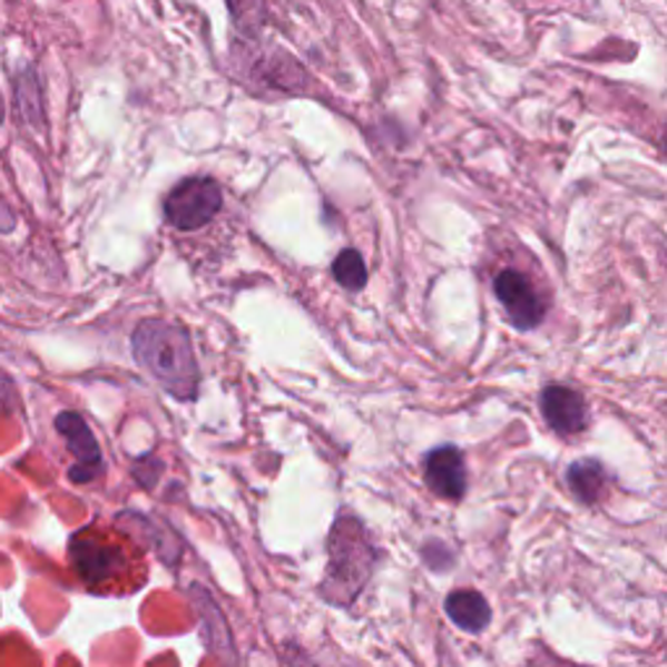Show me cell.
<instances>
[{"label": "cell", "mask_w": 667, "mask_h": 667, "mask_svg": "<svg viewBox=\"0 0 667 667\" xmlns=\"http://www.w3.org/2000/svg\"><path fill=\"white\" fill-rule=\"evenodd\" d=\"M73 577L91 595H130L147 581V558L118 527L89 524L68 540Z\"/></svg>", "instance_id": "1"}, {"label": "cell", "mask_w": 667, "mask_h": 667, "mask_svg": "<svg viewBox=\"0 0 667 667\" xmlns=\"http://www.w3.org/2000/svg\"><path fill=\"white\" fill-rule=\"evenodd\" d=\"M222 209V188L217 180L186 178L165 198V219L175 229H198L217 217Z\"/></svg>", "instance_id": "4"}, {"label": "cell", "mask_w": 667, "mask_h": 667, "mask_svg": "<svg viewBox=\"0 0 667 667\" xmlns=\"http://www.w3.org/2000/svg\"><path fill=\"white\" fill-rule=\"evenodd\" d=\"M665 147H667V130H665Z\"/></svg>", "instance_id": "15"}, {"label": "cell", "mask_w": 667, "mask_h": 667, "mask_svg": "<svg viewBox=\"0 0 667 667\" xmlns=\"http://www.w3.org/2000/svg\"><path fill=\"white\" fill-rule=\"evenodd\" d=\"M58 433L66 439V447L76 457V464L68 472L73 482H91L102 474V451H99L95 433L76 412H60L56 420Z\"/></svg>", "instance_id": "6"}, {"label": "cell", "mask_w": 667, "mask_h": 667, "mask_svg": "<svg viewBox=\"0 0 667 667\" xmlns=\"http://www.w3.org/2000/svg\"><path fill=\"white\" fill-rule=\"evenodd\" d=\"M3 112H6V107H3V97H0V122H3Z\"/></svg>", "instance_id": "14"}, {"label": "cell", "mask_w": 667, "mask_h": 667, "mask_svg": "<svg viewBox=\"0 0 667 667\" xmlns=\"http://www.w3.org/2000/svg\"><path fill=\"white\" fill-rule=\"evenodd\" d=\"M447 612L459 628L478 634L490 624V605L474 589H457L447 597Z\"/></svg>", "instance_id": "9"}, {"label": "cell", "mask_w": 667, "mask_h": 667, "mask_svg": "<svg viewBox=\"0 0 667 667\" xmlns=\"http://www.w3.org/2000/svg\"><path fill=\"white\" fill-rule=\"evenodd\" d=\"M542 418L548 420V425L553 431L563 435L581 433L587 428V402L579 391L569 386H548L540 396Z\"/></svg>", "instance_id": "8"}, {"label": "cell", "mask_w": 667, "mask_h": 667, "mask_svg": "<svg viewBox=\"0 0 667 667\" xmlns=\"http://www.w3.org/2000/svg\"><path fill=\"white\" fill-rule=\"evenodd\" d=\"M17 95H19V107H21V112H24V118L29 122H40L42 120V97H40V87H37L35 71H24L17 76Z\"/></svg>", "instance_id": "13"}, {"label": "cell", "mask_w": 667, "mask_h": 667, "mask_svg": "<svg viewBox=\"0 0 667 667\" xmlns=\"http://www.w3.org/2000/svg\"><path fill=\"white\" fill-rule=\"evenodd\" d=\"M375 550L365 527L355 517H340L328 534L326 595L336 602H350L371 579Z\"/></svg>", "instance_id": "3"}, {"label": "cell", "mask_w": 667, "mask_h": 667, "mask_svg": "<svg viewBox=\"0 0 667 667\" xmlns=\"http://www.w3.org/2000/svg\"><path fill=\"white\" fill-rule=\"evenodd\" d=\"M332 272H334V279L340 282L344 290H350V293H357V290H363L365 282H367L365 261L355 248L342 251L334 261Z\"/></svg>", "instance_id": "12"}, {"label": "cell", "mask_w": 667, "mask_h": 667, "mask_svg": "<svg viewBox=\"0 0 667 667\" xmlns=\"http://www.w3.org/2000/svg\"><path fill=\"white\" fill-rule=\"evenodd\" d=\"M496 297L503 305L506 316L511 318L513 326L534 328L546 318V303L532 282L517 269H503L496 282Z\"/></svg>", "instance_id": "5"}, {"label": "cell", "mask_w": 667, "mask_h": 667, "mask_svg": "<svg viewBox=\"0 0 667 667\" xmlns=\"http://www.w3.org/2000/svg\"><path fill=\"white\" fill-rule=\"evenodd\" d=\"M136 363L163 386L167 394L190 402L198 394V363L186 326L165 318H147L130 336Z\"/></svg>", "instance_id": "2"}, {"label": "cell", "mask_w": 667, "mask_h": 667, "mask_svg": "<svg viewBox=\"0 0 667 667\" xmlns=\"http://www.w3.org/2000/svg\"><path fill=\"white\" fill-rule=\"evenodd\" d=\"M566 480H569V488L581 503H597L605 493V485H608V472L597 459H581V462L569 467Z\"/></svg>", "instance_id": "10"}, {"label": "cell", "mask_w": 667, "mask_h": 667, "mask_svg": "<svg viewBox=\"0 0 667 667\" xmlns=\"http://www.w3.org/2000/svg\"><path fill=\"white\" fill-rule=\"evenodd\" d=\"M425 482L435 496L462 501L467 493V467L457 447H439L425 457Z\"/></svg>", "instance_id": "7"}, {"label": "cell", "mask_w": 667, "mask_h": 667, "mask_svg": "<svg viewBox=\"0 0 667 667\" xmlns=\"http://www.w3.org/2000/svg\"><path fill=\"white\" fill-rule=\"evenodd\" d=\"M229 9V19H233L235 29L251 40L261 37L269 21V11H266V0H225Z\"/></svg>", "instance_id": "11"}]
</instances>
